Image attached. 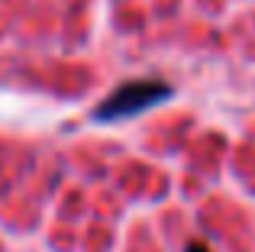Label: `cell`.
I'll list each match as a JSON object with an SVG mask.
<instances>
[{
	"mask_svg": "<svg viewBox=\"0 0 255 252\" xmlns=\"http://www.w3.org/2000/svg\"><path fill=\"white\" fill-rule=\"evenodd\" d=\"M171 97V88L162 81H132V84H123L120 91H113L97 110L94 117L97 120H126V117H136L142 110H152L158 107L162 101Z\"/></svg>",
	"mask_w": 255,
	"mask_h": 252,
	"instance_id": "1",
	"label": "cell"
},
{
	"mask_svg": "<svg viewBox=\"0 0 255 252\" xmlns=\"http://www.w3.org/2000/svg\"><path fill=\"white\" fill-rule=\"evenodd\" d=\"M187 252H210V249H207L204 243H191V246H187Z\"/></svg>",
	"mask_w": 255,
	"mask_h": 252,
	"instance_id": "2",
	"label": "cell"
}]
</instances>
